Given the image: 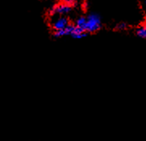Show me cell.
Masks as SVG:
<instances>
[{
	"instance_id": "obj_1",
	"label": "cell",
	"mask_w": 146,
	"mask_h": 141,
	"mask_svg": "<svg viewBox=\"0 0 146 141\" xmlns=\"http://www.w3.org/2000/svg\"><path fill=\"white\" fill-rule=\"evenodd\" d=\"M101 28V18L99 15L96 13L90 14L86 18L85 26V32L87 33H93Z\"/></svg>"
},
{
	"instance_id": "obj_2",
	"label": "cell",
	"mask_w": 146,
	"mask_h": 141,
	"mask_svg": "<svg viewBox=\"0 0 146 141\" xmlns=\"http://www.w3.org/2000/svg\"><path fill=\"white\" fill-rule=\"evenodd\" d=\"M71 11V7L68 5L62 3V4H58L53 6L50 11L49 14L51 15H65L69 14Z\"/></svg>"
},
{
	"instance_id": "obj_3",
	"label": "cell",
	"mask_w": 146,
	"mask_h": 141,
	"mask_svg": "<svg viewBox=\"0 0 146 141\" xmlns=\"http://www.w3.org/2000/svg\"><path fill=\"white\" fill-rule=\"evenodd\" d=\"M74 28H75V25L69 24L64 29L54 31L53 36L55 38H60L62 37V36H71L72 33L74 32Z\"/></svg>"
},
{
	"instance_id": "obj_4",
	"label": "cell",
	"mask_w": 146,
	"mask_h": 141,
	"mask_svg": "<svg viewBox=\"0 0 146 141\" xmlns=\"http://www.w3.org/2000/svg\"><path fill=\"white\" fill-rule=\"evenodd\" d=\"M68 24H69V19L66 17H64L61 15L53 21L52 24V28H53L54 31H57V30L64 29Z\"/></svg>"
},
{
	"instance_id": "obj_5",
	"label": "cell",
	"mask_w": 146,
	"mask_h": 141,
	"mask_svg": "<svg viewBox=\"0 0 146 141\" xmlns=\"http://www.w3.org/2000/svg\"><path fill=\"white\" fill-rule=\"evenodd\" d=\"M86 23V18L84 16H81L79 18H78L75 22V26L78 28L82 29L83 31H85V26Z\"/></svg>"
},
{
	"instance_id": "obj_6",
	"label": "cell",
	"mask_w": 146,
	"mask_h": 141,
	"mask_svg": "<svg viewBox=\"0 0 146 141\" xmlns=\"http://www.w3.org/2000/svg\"><path fill=\"white\" fill-rule=\"evenodd\" d=\"M137 35L142 39H146V27L143 26L137 30Z\"/></svg>"
},
{
	"instance_id": "obj_7",
	"label": "cell",
	"mask_w": 146,
	"mask_h": 141,
	"mask_svg": "<svg viewBox=\"0 0 146 141\" xmlns=\"http://www.w3.org/2000/svg\"><path fill=\"white\" fill-rule=\"evenodd\" d=\"M126 28H127V24H124V23H120V24L116 25V29L119 30V31H123V30H124Z\"/></svg>"
},
{
	"instance_id": "obj_8",
	"label": "cell",
	"mask_w": 146,
	"mask_h": 141,
	"mask_svg": "<svg viewBox=\"0 0 146 141\" xmlns=\"http://www.w3.org/2000/svg\"><path fill=\"white\" fill-rule=\"evenodd\" d=\"M63 3L71 7V6L75 4V0H63Z\"/></svg>"
},
{
	"instance_id": "obj_9",
	"label": "cell",
	"mask_w": 146,
	"mask_h": 141,
	"mask_svg": "<svg viewBox=\"0 0 146 141\" xmlns=\"http://www.w3.org/2000/svg\"></svg>"
}]
</instances>
